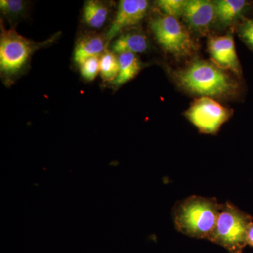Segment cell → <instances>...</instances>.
Segmentation results:
<instances>
[{"label":"cell","instance_id":"cell-1","mask_svg":"<svg viewBox=\"0 0 253 253\" xmlns=\"http://www.w3.org/2000/svg\"><path fill=\"white\" fill-rule=\"evenodd\" d=\"M222 206L215 198L198 195L177 201L172 208L174 227L189 237L209 240Z\"/></svg>","mask_w":253,"mask_h":253},{"label":"cell","instance_id":"cell-2","mask_svg":"<svg viewBox=\"0 0 253 253\" xmlns=\"http://www.w3.org/2000/svg\"><path fill=\"white\" fill-rule=\"evenodd\" d=\"M184 89L206 97H221L235 92L237 84L221 68L205 61H196L176 74Z\"/></svg>","mask_w":253,"mask_h":253},{"label":"cell","instance_id":"cell-3","mask_svg":"<svg viewBox=\"0 0 253 253\" xmlns=\"http://www.w3.org/2000/svg\"><path fill=\"white\" fill-rule=\"evenodd\" d=\"M57 36L42 42L28 39L18 34L14 28L6 29L1 24L0 36V73L8 83L14 81L26 70L37 50L53 42Z\"/></svg>","mask_w":253,"mask_h":253},{"label":"cell","instance_id":"cell-4","mask_svg":"<svg viewBox=\"0 0 253 253\" xmlns=\"http://www.w3.org/2000/svg\"><path fill=\"white\" fill-rule=\"evenodd\" d=\"M253 222L251 214L227 201L223 204L215 227L208 241L230 253H243L247 246L248 229Z\"/></svg>","mask_w":253,"mask_h":253},{"label":"cell","instance_id":"cell-5","mask_svg":"<svg viewBox=\"0 0 253 253\" xmlns=\"http://www.w3.org/2000/svg\"><path fill=\"white\" fill-rule=\"evenodd\" d=\"M158 44L169 54L187 56L194 52V42L177 18L164 15L153 18L150 23Z\"/></svg>","mask_w":253,"mask_h":253},{"label":"cell","instance_id":"cell-6","mask_svg":"<svg viewBox=\"0 0 253 253\" xmlns=\"http://www.w3.org/2000/svg\"><path fill=\"white\" fill-rule=\"evenodd\" d=\"M186 116L200 132L214 134L229 119L231 113L212 98L202 96L195 100L186 111Z\"/></svg>","mask_w":253,"mask_h":253},{"label":"cell","instance_id":"cell-7","mask_svg":"<svg viewBox=\"0 0 253 253\" xmlns=\"http://www.w3.org/2000/svg\"><path fill=\"white\" fill-rule=\"evenodd\" d=\"M146 0H121L117 12L106 35L107 44L126 28L135 26L142 21L149 9Z\"/></svg>","mask_w":253,"mask_h":253},{"label":"cell","instance_id":"cell-8","mask_svg":"<svg viewBox=\"0 0 253 253\" xmlns=\"http://www.w3.org/2000/svg\"><path fill=\"white\" fill-rule=\"evenodd\" d=\"M208 51L213 61L219 67L231 70L239 75L241 72L239 59L236 54L234 38L230 34L214 37L208 43Z\"/></svg>","mask_w":253,"mask_h":253},{"label":"cell","instance_id":"cell-9","mask_svg":"<svg viewBox=\"0 0 253 253\" xmlns=\"http://www.w3.org/2000/svg\"><path fill=\"white\" fill-rule=\"evenodd\" d=\"M183 16L191 28L204 31L215 17L214 3L208 0H190Z\"/></svg>","mask_w":253,"mask_h":253},{"label":"cell","instance_id":"cell-10","mask_svg":"<svg viewBox=\"0 0 253 253\" xmlns=\"http://www.w3.org/2000/svg\"><path fill=\"white\" fill-rule=\"evenodd\" d=\"M106 36L99 33H89L79 38L75 47L73 59L78 66L93 56H101L106 49Z\"/></svg>","mask_w":253,"mask_h":253},{"label":"cell","instance_id":"cell-11","mask_svg":"<svg viewBox=\"0 0 253 253\" xmlns=\"http://www.w3.org/2000/svg\"><path fill=\"white\" fill-rule=\"evenodd\" d=\"M149 49V41L143 33L139 32H127L122 33L113 41L111 51L114 54L123 53L139 54Z\"/></svg>","mask_w":253,"mask_h":253},{"label":"cell","instance_id":"cell-12","mask_svg":"<svg viewBox=\"0 0 253 253\" xmlns=\"http://www.w3.org/2000/svg\"><path fill=\"white\" fill-rule=\"evenodd\" d=\"M109 14V6L104 1L89 0L83 7V19L89 27L99 29L107 21Z\"/></svg>","mask_w":253,"mask_h":253},{"label":"cell","instance_id":"cell-13","mask_svg":"<svg viewBox=\"0 0 253 253\" xmlns=\"http://www.w3.org/2000/svg\"><path fill=\"white\" fill-rule=\"evenodd\" d=\"M119 73L113 84L120 86L133 79L142 67L140 60L135 54L123 53L118 56Z\"/></svg>","mask_w":253,"mask_h":253},{"label":"cell","instance_id":"cell-14","mask_svg":"<svg viewBox=\"0 0 253 253\" xmlns=\"http://www.w3.org/2000/svg\"><path fill=\"white\" fill-rule=\"evenodd\" d=\"M246 6L244 0H219L214 2L215 17L222 24H228L239 17Z\"/></svg>","mask_w":253,"mask_h":253},{"label":"cell","instance_id":"cell-15","mask_svg":"<svg viewBox=\"0 0 253 253\" xmlns=\"http://www.w3.org/2000/svg\"><path fill=\"white\" fill-rule=\"evenodd\" d=\"M119 73V62L116 54L109 49L100 57V75L104 82H114Z\"/></svg>","mask_w":253,"mask_h":253},{"label":"cell","instance_id":"cell-16","mask_svg":"<svg viewBox=\"0 0 253 253\" xmlns=\"http://www.w3.org/2000/svg\"><path fill=\"white\" fill-rule=\"evenodd\" d=\"M28 3L23 0H1L0 11L9 20H16L26 13Z\"/></svg>","mask_w":253,"mask_h":253},{"label":"cell","instance_id":"cell-17","mask_svg":"<svg viewBox=\"0 0 253 253\" xmlns=\"http://www.w3.org/2000/svg\"><path fill=\"white\" fill-rule=\"evenodd\" d=\"M187 1L185 0H159L157 4L166 15L177 18L184 15Z\"/></svg>","mask_w":253,"mask_h":253},{"label":"cell","instance_id":"cell-18","mask_svg":"<svg viewBox=\"0 0 253 253\" xmlns=\"http://www.w3.org/2000/svg\"><path fill=\"white\" fill-rule=\"evenodd\" d=\"M100 56H93L80 65L81 76L87 81H94L100 73Z\"/></svg>","mask_w":253,"mask_h":253},{"label":"cell","instance_id":"cell-19","mask_svg":"<svg viewBox=\"0 0 253 253\" xmlns=\"http://www.w3.org/2000/svg\"><path fill=\"white\" fill-rule=\"evenodd\" d=\"M241 33L244 41L253 49V20H249L244 23L241 27Z\"/></svg>","mask_w":253,"mask_h":253},{"label":"cell","instance_id":"cell-20","mask_svg":"<svg viewBox=\"0 0 253 253\" xmlns=\"http://www.w3.org/2000/svg\"><path fill=\"white\" fill-rule=\"evenodd\" d=\"M246 244H247V246L253 248V222L251 223L249 229H248L247 236H246Z\"/></svg>","mask_w":253,"mask_h":253}]
</instances>
